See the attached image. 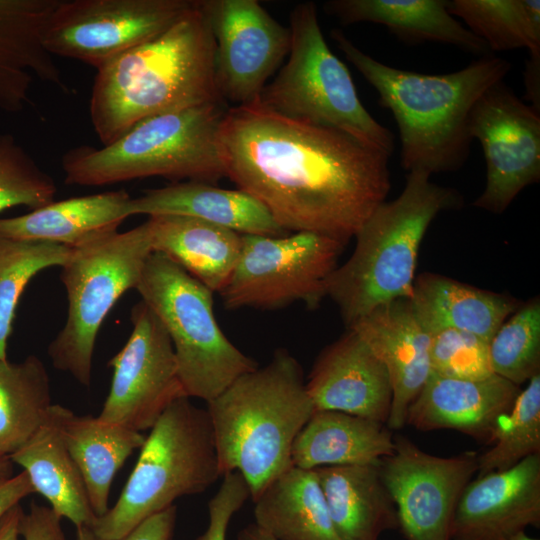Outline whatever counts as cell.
Wrapping results in <instances>:
<instances>
[{
    "label": "cell",
    "instance_id": "1",
    "mask_svg": "<svg viewBox=\"0 0 540 540\" xmlns=\"http://www.w3.org/2000/svg\"><path fill=\"white\" fill-rule=\"evenodd\" d=\"M217 144L225 177L287 232L347 243L390 190L389 155L259 101L227 108Z\"/></svg>",
    "mask_w": 540,
    "mask_h": 540
},
{
    "label": "cell",
    "instance_id": "2",
    "mask_svg": "<svg viewBox=\"0 0 540 540\" xmlns=\"http://www.w3.org/2000/svg\"><path fill=\"white\" fill-rule=\"evenodd\" d=\"M331 38L374 87L379 104L393 114L408 172H453L466 162L472 138L468 121L480 96L511 70L504 58L486 54L448 74H421L386 65L359 49L338 29Z\"/></svg>",
    "mask_w": 540,
    "mask_h": 540
},
{
    "label": "cell",
    "instance_id": "3",
    "mask_svg": "<svg viewBox=\"0 0 540 540\" xmlns=\"http://www.w3.org/2000/svg\"><path fill=\"white\" fill-rule=\"evenodd\" d=\"M215 100V42L196 0L165 32L97 69L89 113L108 145L147 118Z\"/></svg>",
    "mask_w": 540,
    "mask_h": 540
},
{
    "label": "cell",
    "instance_id": "4",
    "mask_svg": "<svg viewBox=\"0 0 540 540\" xmlns=\"http://www.w3.org/2000/svg\"><path fill=\"white\" fill-rule=\"evenodd\" d=\"M206 410L221 475L241 473L252 500L293 466V442L316 411L302 368L286 349H277L268 364L238 377Z\"/></svg>",
    "mask_w": 540,
    "mask_h": 540
},
{
    "label": "cell",
    "instance_id": "5",
    "mask_svg": "<svg viewBox=\"0 0 540 540\" xmlns=\"http://www.w3.org/2000/svg\"><path fill=\"white\" fill-rule=\"evenodd\" d=\"M430 177L408 172L401 194L375 208L354 236L352 255L331 274L326 296L347 328L381 304L411 298L418 251L429 225L440 212L463 203L456 190Z\"/></svg>",
    "mask_w": 540,
    "mask_h": 540
},
{
    "label": "cell",
    "instance_id": "6",
    "mask_svg": "<svg viewBox=\"0 0 540 540\" xmlns=\"http://www.w3.org/2000/svg\"><path fill=\"white\" fill-rule=\"evenodd\" d=\"M227 110L215 100L147 118L116 141L62 157L69 185L104 186L152 176L212 183L225 177L218 131Z\"/></svg>",
    "mask_w": 540,
    "mask_h": 540
},
{
    "label": "cell",
    "instance_id": "7",
    "mask_svg": "<svg viewBox=\"0 0 540 540\" xmlns=\"http://www.w3.org/2000/svg\"><path fill=\"white\" fill-rule=\"evenodd\" d=\"M222 477L206 409L188 397L171 403L145 439L117 502L90 529L100 540H118L183 496L199 494Z\"/></svg>",
    "mask_w": 540,
    "mask_h": 540
},
{
    "label": "cell",
    "instance_id": "8",
    "mask_svg": "<svg viewBox=\"0 0 540 540\" xmlns=\"http://www.w3.org/2000/svg\"><path fill=\"white\" fill-rule=\"evenodd\" d=\"M289 57L259 102L285 117L341 131L391 156L394 135L362 104L347 66L324 39L316 5L290 14Z\"/></svg>",
    "mask_w": 540,
    "mask_h": 540
},
{
    "label": "cell",
    "instance_id": "9",
    "mask_svg": "<svg viewBox=\"0 0 540 540\" xmlns=\"http://www.w3.org/2000/svg\"><path fill=\"white\" fill-rule=\"evenodd\" d=\"M136 290L170 337L188 398L208 403L258 367L221 330L213 310L214 292L164 254L151 253Z\"/></svg>",
    "mask_w": 540,
    "mask_h": 540
},
{
    "label": "cell",
    "instance_id": "10",
    "mask_svg": "<svg viewBox=\"0 0 540 540\" xmlns=\"http://www.w3.org/2000/svg\"><path fill=\"white\" fill-rule=\"evenodd\" d=\"M152 252L146 222L71 248L60 274L68 302L66 321L47 351L56 369L90 385L101 325L119 298L136 289Z\"/></svg>",
    "mask_w": 540,
    "mask_h": 540
},
{
    "label": "cell",
    "instance_id": "11",
    "mask_svg": "<svg viewBox=\"0 0 540 540\" xmlns=\"http://www.w3.org/2000/svg\"><path fill=\"white\" fill-rule=\"evenodd\" d=\"M346 243L299 231L280 236L242 234L233 273L220 292L227 309H277L297 301L314 309Z\"/></svg>",
    "mask_w": 540,
    "mask_h": 540
},
{
    "label": "cell",
    "instance_id": "12",
    "mask_svg": "<svg viewBox=\"0 0 540 540\" xmlns=\"http://www.w3.org/2000/svg\"><path fill=\"white\" fill-rule=\"evenodd\" d=\"M196 0H58L42 40L53 56L96 69L169 29Z\"/></svg>",
    "mask_w": 540,
    "mask_h": 540
},
{
    "label": "cell",
    "instance_id": "13",
    "mask_svg": "<svg viewBox=\"0 0 540 540\" xmlns=\"http://www.w3.org/2000/svg\"><path fill=\"white\" fill-rule=\"evenodd\" d=\"M394 444L379 472L395 504L398 528L406 540H452L455 510L477 472L478 454L435 456L403 435L394 437Z\"/></svg>",
    "mask_w": 540,
    "mask_h": 540
},
{
    "label": "cell",
    "instance_id": "14",
    "mask_svg": "<svg viewBox=\"0 0 540 540\" xmlns=\"http://www.w3.org/2000/svg\"><path fill=\"white\" fill-rule=\"evenodd\" d=\"M131 334L111 358L109 394L100 420L141 432L151 429L175 400L185 395L170 337L142 300L131 310Z\"/></svg>",
    "mask_w": 540,
    "mask_h": 540
},
{
    "label": "cell",
    "instance_id": "15",
    "mask_svg": "<svg viewBox=\"0 0 540 540\" xmlns=\"http://www.w3.org/2000/svg\"><path fill=\"white\" fill-rule=\"evenodd\" d=\"M468 129L486 162V184L473 205L501 214L525 187L540 180V111L500 81L477 100Z\"/></svg>",
    "mask_w": 540,
    "mask_h": 540
},
{
    "label": "cell",
    "instance_id": "16",
    "mask_svg": "<svg viewBox=\"0 0 540 540\" xmlns=\"http://www.w3.org/2000/svg\"><path fill=\"white\" fill-rule=\"evenodd\" d=\"M215 42L219 97L234 106L259 101L268 79L289 53L290 29L257 0H199Z\"/></svg>",
    "mask_w": 540,
    "mask_h": 540
},
{
    "label": "cell",
    "instance_id": "17",
    "mask_svg": "<svg viewBox=\"0 0 540 540\" xmlns=\"http://www.w3.org/2000/svg\"><path fill=\"white\" fill-rule=\"evenodd\" d=\"M540 526V454L470 481L458 501L452 540H508Z\"/></svg>",
    "mask_w": 540,
    "mask_h": 540
},
{
    "label": "cell",
    "instance_id": "18",
    "mask_svg": "<svg viewBox=\"0 0 540 540\" xmlns=\"http://www.w3.org/2000/svg\"><path fill=\"white\" fill-rule=\"evenodd\" d=\"M306 389L315 410L344 412L384 424L389 418L392 386L388 372L352 329L321 351Z\"/></svg>",
    "mask_w": 540,
    "mask_h": 540
},
{
    "label": "cell",
    "instance_id": "19",
    "mask_svg": "<svg viewBox=\"0 0 540 540\" xmlns=\"http://www.w3.org/2000/svg\"><path fill=\"white\" fill-rule=\"evenodd\" d=\"M347 329L355 331L385 366L392 386L387 426L402 428L409 405L431 374V335L417 319L409 298L381 304Z\"/></svg>",
    "mask_w": 540,
    "mask_h": 540
},
{
    "label": "cell",
    "instance_id": "20",
    "mask_svg": "<svg viewBox=\"0 0 540 540\" xmlns=\"http://www.w3.org/2000/svg\"><path fill=\"white\" fill-rule=\"evenodd\" d=\"M519 386L493 374L464 380L431 372L409 405L405 424L419 431L453 429L490 443L500 418L507 414Z\"/></svg>",
    "mask_w": 540,
    "mask_h": 540
},
{
    "label": "cell",
    "instance_id": "21",
    "mask_svg": "<svg viewBox=\"0 0 540 540\" xmlns=\"http://www.w3.org/2000/svg\"><path fill=\"white\" fill-rule=\"evenodd\" d=\"M58 0H0V112L21 111L35 80L69 92L45 48L43 27Z\"/></svg>",
    "mask_w": 540,
    "mask_h": 540
},
{
    "label": "cell",
    "instance_id": "22",
    "mask_svg": "<svg viewBox=\"0 0 540 540\" xmlns=\"http://www.w3.org/2000/svg\"><path fill=\"white\" fill-rule=\"evenodd\" d=\"M130 214L177 215L206 221L240 234H288L268 209L241 189L219 188L202 181L175 182L147 189L131 198Z\"/></svg>",
    "mask_w": 540,
    "mask_h": 540
},
{
    "label": "cell",
    "instance_id": "23",
    "mask_svg": "<svg viewBox=\"0 0 540 540\" xmlns=\"http://www.w3.org/2000/svg\"><path fill=\"white\" fill-rule=\"evenodd\" d=\"M131 198L125 190H117L53 201L24 215L0 217V234L74 248L117 231L131 216Z\"/></svg>",
    "mask_w": 540,
    "mask_h": 540
},
{
    "label": "cell",
    "instance_id": "24",
    "mask_svg": "<svg viewBox=\"0 0 540 540\" xmlns=\"http://www.w3.org/2000/svg\"><path fill=\"white\" fill-rule=\"evenodd\" d=\"M410 301L417 319L430 335L456 329L477 335L488 343L521 305L509 295L434 273L415 278Z\"/></svg>",
    "mask_w": 540,
    "mask_h": 540
},
{
    "label": "cell",
    "instance_id": "25",
    "mask_svg": "<svg viewBox=\"0 0 540 540\" xmlns=\"http://www.w3.org/2000/svg\"><path fill=\"white\" fill-rule=\"evenodd\" d=\"M394 437L384 423L338 412L316 410L291 449L294 467L379 465L394 452Z\"/></svg>",
    "mask_w": 540,
    "mask_h": 540
},
{
    "label": "cell",
    "instance_id": "26",
    "mask_svg": "<svg viewBox=\"0 0 540 540\" xmlns=\"http://www.w3.org/2000/svg\"><path fill=\"white\" fill-rule=\"evenodd\" d=\"M323 8L344 25H384L409 44L439 42L489 54L486 44L449 13L447 0H332Z\"/></svg>",
    "mask_w": 540,
    "mask_h": 540
},
{
    "label": "cell",
    "instance_id": "27",
    "mask_svg": "<svg viewBox=\"0 0 540 540\" xmlns=\"http://www.w3.org/2000/svg\"><path fill=\"white\" fill-rule=\"evenodd\" d=\"M61 408L52 404L42 424L9 458L23 468L34 491L47 499L58 516L69 519L76 528L90 527L97 516L80 472L62 440Z\"/></svg>",
    "mask_w": 540,
    "mask_h": 540
},
{
    "label": "cell",
    "instance_id": "28",
    "mask_svg": "<svg viewBox=\"0 0 540 540\" xmlns=\"http://www.w3.org/2000/svg\"><path fill=\"white\" fill-rule=\"evenodd\" d=\"M145 222L154 252L167 256L212 292L223 290L236 266L242 234L186 216H149Z\"/></svg>",
    "mask_w": 540,
    "mask_h": 540
},
{
    "label": "cell",
    "instance_id": "29",
    "mask_svg": "<svg viewBox=\"0 0 540 540\" xmlns=\"http://www.w3.org/2000/svg\"><path fill=\"white\" fill-rule=\"evenodd\" d=\"M338 540H378L398 528L395 504L379 465L315 469Z\"/></svg>",
    "mask_w": 540,
    "mask_h": 540
},
{
    "label": "cell",
    "instance_id": "30",
    "mask_svg": "<svg viewBox=\"0 0 540 540\" xmlns=\"http://www.w3.org/2000/svg\"><path fill=\"white\" fill-rule=\"evenodd\" d=\"M59 428L83 479L93 512L96 516L105 514L114 476L126 459L136 449H141L146 437L98 417L75 415L63 406Z\"/></svg>",
    "mask_w": 540,
    "mask_h": 540
},
{
    "label": "cell",
    "instance_id": "31",
    "mask_svg": "<svg viewBox=\"0 0 540 540\" xmlns=\"http://www.w3.org/2000/svg\"><path fill=\"white\" fill-rule=\"evenodd\" d=\"M253 502L255 524L276 540H338L315 469L290 467Z\"/></svg>",
    "mask_w": 540,
    "mask_h": 540
},
{
    "label": "cell",
    "instance_id": "32",
    "mask_svg": "<svg viewBox=\"0 0 540 540\" xmlns=\"http://www.w3.org/2000/svg\"><path fill=\"white\" fill-rule=\"evenodd\" d=\"M48 372L34 355L0 360V454L10 456L38 429L51 406Z\"/></svg>",
    "mask_w": 540,
    "mask_h": 540
},
{
    "label": "cell",
    "instance_id": "33",
    "mask_svg": "<svg viewBox=\"0 0 540 540\" xmlns=\"http://www.w3.org/2000/svg\"><path fill=\"white\" fill-rule=\"evenodd\" d=\"M447 9L465 22L489 52L540 51L539 0H449Z\"/></svg>",
    "mask_w": 540,
    "mask_h": 540
},
{
    "label": "cell",
    "instance_id": "34",
    "mask_svg": "<svg viewBox=\"0 0 540 540\" xmlns=\"http://www.w3.org/2000/svg\"><path fill=\"white\" fill-rule=\"evenodd\" d=\"M70 251V247L56 243L18 240L0 234V360L7 359V342L24 289L42 270L61 267Z\"/></svg>",
    "mask_w": 540,
    "mask_h": 540
},
{
    "label": "cell",
    "instance_id": "35",
    "mask_svg": "<svg viewBox=\"0 0 540 540\" xmlns=\"http://www.w3.org/2000/svg\"><path fill=\"white\" fill-rule=\"evenodd\" d=\"M494 446L477 458L478 476L504 471L523 459L540 454V373L518 393L511 410L492 434Z\"/></svg>",
    "mask_w": 540,
    "mask_h": 540
},
{
    "label": "cell",
    "instance_id": "36",
    "mask_svg": "<svg viewBox=\"0 0 540 540\" xmlns=\"http://www.w3.org/2000/svg\"><path fill=\"white\" fill-rule=\"evenodd\" d=\"M494 374L520 386L540 373V301L521 303L497 329L489 344Z\"/></svg>",
    "mask_w": 540,
    "mask_h": 540
},
{
    "label": "cell",
    "instance_id": "37",
    "mask_svg": "<svg viewBox=\"0 0 540 540\" xmlns=\"http://www.w3.org/2000/svg\"><path fill=\"white\" fill-rule=\"evenodd\" d=\"M56 185L11 134H0V212L25 206L38 209L54 201Z\"/></svg>",
    "mask_w": 540,
    "mask_h": 540
},
{
    "label": "cell",
    "instance_id": "38",
    "mask_svg": "<svg viewBox=\"0 0 540 540\" xmlns=\"http://www.w3.org/2000/svg\"><path fill=\"white\" fill-rule=\"evenodd\" d=\"M488 342L469 332L445 329L431 335V372L442 377L478 380L493 375Z\"/></svg>",
    "mask_w": 540,
    "mask_h": 540
},
{
    "label": "cell",
    "instance_id": "39",
    "mask_svg": "<svg viewBox=\"0 0 540 540\" xmlns=\"http://www.w3.org/2000/svg\"><path fill=\"white\" fill-rule=\"evenodd\" d=\"M249 497L250 488L241 473L234 471L223 475L218 491L208 502V526L196 540H226L233 515Z\"/></svg>",
    "mask_w": 540,
    "mask_h": 540
},
{
    "label": "cell",
    "instance_id": "40",
    "mask_svg": "<svg viewBox=\"0 0 540 540\" xmlns=\"http://www.w3.org/2000/svg\"><path fill=\"white\" fill-rule=\"evenodd\" d=\"M177 509L172 505L156 513L118 540H172ZM76 540H100L87 526L76 528Z\"/></svg>",
    "mask_w": 540,
    "mask_h": 540
},
{
    "label": "cell",
    "instance_id": "41",
    "mask_svg": "<svg viewBox=\"0 0 540 540\" xmlns=\"http://www.w3.org/2000/svg\"><path fill=\"white\" fill-rule=\"evenodd\" d=\"M61 519L51 508L32 502L21 517L20 536L24 540H66Z\"/></svg>",
    "mask_w": 540,
    "mask_h": 540
},
{
    "label": "cell",
    "instance_id": "42",
    "mask_svg": "<svg viewBox=\"0 0 540 540\" xmlns=\"http://www.w3.org/2000/svg\"><path fill=\"white\" fill-rule=\"evenodd\" d=\"M35 493L25 471L0 485V519L26 496Z\"/></svg>",
    "mask_w": 540,
    "mask_h": 540
},
{
    "label": "cell",
    "instance_id": "43",
    "mask_svg": "<svg viewBox=\"0 0 540 540\" xmlns=\"http://www.w3.org/2000/svg\"><path fill=\"white\" fill-rule=\"evenodd\" d=\"M526 99L540 111V51L529 52L524 72Z\"/></svg>",
    "mask_w": 540,
    "mask_h": 540
},
{
    "label": "cell",
    "instance_id": "44",
    "mask_svg": "<svg viewBox=\"0 0 540 540\" xmlns=\"http://www.w3.org/2000/svg\"><path fill=\"white\" fill-rule=\"evenodd\" d=\"M23 513L20 504H17L0 519V540H19V525Z\"/></svg>",
    "mask_w": 540,
    "mask_h": 540
},
{
    "label": "cell",
    "instance_id": "45",
    "mask_svg": "<svg viewBox=\"0 0 540 540\" xmlns=\"http://www.w3.org/2000/svg\"><path fill=\"white\" fill-rule=\"evenodd\" d=\"M236 540H276L255 523L249 524L237 534Z\"/></svg>",
    "mask_w": 540,
    "mask_h": 540
},
{
    "label": "cell",
    "instance_id": "46",
    "mask_svg": "<svg viewBox=\"0 0 540 540\" xmlns=\"http://www.w3.org/2000/svg\"><path fill=\"white\" fill-rule=\"evenodd\" d=\"M13 476V462L8 456L0 454V485Z\"/></svg>",
    "mask_w": 540,
    "mask_h": 540
},
{
    "label": "cell",
    "instance_id": "47",
    "mask_svg": "<svg viewBox=\"0 0 540 540\" xmlns=\"http://www.w3.org/2000/svg\"><path fill=\"white\" fill-rule=\"evenodd\" d=\"M508 540H539L538 538L531 537L526 534L525 531L519 532Z\"/></svg>",
    "mask_w": 540,
    "mask_h": 540
}]
</instances>
